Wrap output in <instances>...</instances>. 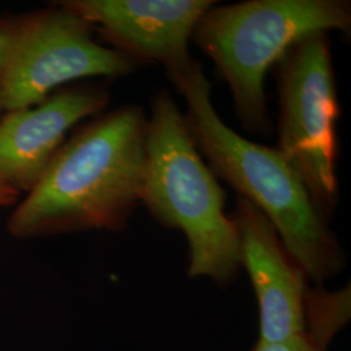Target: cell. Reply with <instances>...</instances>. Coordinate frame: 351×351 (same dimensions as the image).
Wrapping results in <instances>:
<instances>
[{
  "label": "cell",
  "instance_id": "obj_1",
  "mask_svg": "<svg viewBox=\"0 0 351 351\" xmlns=\"http://www.w3.org/2000/svg\"><path fill=\"white\" fill-rule=\"evenodd\" d=\"M147 116L138 104L99 113L65 139L7 221L14 239L120 232L141 204Z\"/></svg>",
  "mask_w": 351,
  "mask_h": 351
},
{
  "label": "cell",
  "instance_id": "obj_2",
  "mask_svg": "<svg viewBox=\"0 0 351 351\" xmlns=\"http://www.w3.org/2000/svg\"><path fill=\"white\" fill-rule=\"evenodd\" d=\"M167 75L185 101L189 130L213 175L263 213L310 282L323 285L337 276L346 263L345 252L288 160L277 149L226 125L197 60Z\"/></svg>",
  "mask_w": 351,
  "mask_h": 351
},
{
  "label": "cell",
  "instance_id": "obj_3",
  "mask_svg": "<svg viewBox=\"0 0 351 351\" xmlns=\"http://www.w3.org/2000/svg\"><path fill=\"white\" fill-rule=\"evenodd\" d=\"M141 204L160 226L184 233L190 278L206 277L226 287L237 277L239 232L226 215V193L168 90L151 101Z\"/></svg>",
  "mask_w": 351,
  "mask_h": 351
},
{
  "label": "cell",
  "instance_id": "obj_4",
  "mask_svg": "<svg viewBox=\"0 0 351 351\" xmlns=\"http://www.w3.org/2000/svg\"><path fill=\"white\" fill-rule=\"evenodd\" d=\"M350 36L346 0H247L204 13L191 39L223 75L239 123L252 134H268L265 80L289 47L314 33Z\"/></svg>",
  "mask_w": 351,
  "mask_h": 351
},
{
  "label": "cell",
  "instance_id": "obj_5",
  "mask_svg": "<svg viewBox=\"0 0 351 351\" xmlns=\"http://www.w3.org/2000/svg\"><path fill=\"white\" fill-rule=\"evenodd\" d=\"M0 116L36 106L71 82L119 78L143 64L93 39V26L63 1L0 20Z\"/></svg>",
  "mask_w": 351,
  "mask_h": 351
},
{
  "label": "cell",
  "instance_id": "obj_6",
  "mask_svg": "<svg viewBox=\"0 0 351 351\" xmlns=\"http://www.w3.org/2000/svg\"><path fill=\"white\" fill-rule=\"evenodd\" d=\"M329 33L294 42L275 65L277 150L295 169L316 210L329 223L339 202V106Z\"/></svg>",
  "mask_w": 351,
  "mask_h": 351
},
{
  "label": "cell",
  "instance_id": "obj_7",
  "mask_svg": "<svg viewBox=\"0 0 351 351\" xmlns=\"http://www.w3.org/2000/svg\"><path fill=\"white\" fill-rule=\"evenodd\" d=\"M114 50L139 63L163 65L165 73L191 60L189 43L213 0H65Z\"/></svg>",
  "mask_w": 351,
  "mask_h": 351
},
{
  "label": "cell",
  "instance_id": "obj_8",
  "mask_svg": "<svg viewBox=\"0 0 351 351\" xmlns=\"http://www.w3.org/2000/svg\"><path fill=\"white\" fill-rule=\"evenodd\" d=\"M110 93L97 84L64 86L36 106L0 116V184L29 193L80 121L99 114Z\"/></svg>",
  "mask_w": 351,
  "mask_h": 351
},
{
  "label": "cell",
  "instance_id": "obj_9",
  "mask_svg": "<svg viewBox=\"0 0 351 351\" xmlns=\"http://www.w3.org/2000/svg\"><path fill=\"white\" fill-rule=\"evenodd\" d=\"M233 219L239 265L249 274L259 307V339L274 342L300 335L306 329L310 281L254 204L239 198Z\"/></svg>",
  "mask_w": 351,
  "mask_h": 351
},
{
  "label": "cell",
  "instance_id": "obj_10",
  "mask_svg": "<svg viewBox=\"0 0 351 351\" xmlns=\"http://www.w3.org/2000/svg\"><path fill=\"white\" fill-rule=\"evenodd\" d=\"M351 316V289L337 291L323 285L310 287L306 301V329L282 341L259 339L251 351H329L332 339L346 326Z\"/></svg>",
  "mask_w": 351,
  "mask_h": 351
},
{
  "label": "cell",
  "instance_id": "obj_11",
  "mask_svg": "<svg viewBox=\"0 0 351 351\" xmlns=\"http://www.w3.org/2000/svg\"><path fill=\"white\" fill-rule=\"evenodd\" d=\"M19 199V194L12 191L11 189L5 188L0 184V207L14 204Z\"/></svg>",
  "mask_w": 351,
  "mask_h": 351
},
{
  "label": "cell",
  "instance_id": "obj_12",
  "mask_svg": "<svg viewBox=\"0 0 351 351\" xmlns=\"http://www.w3.org/2000/svg\"><path fill=\"white\" fill-rule=\"evenodd\" d=\"M4 47H5V34H4V32L0 29V58H1V53H3V51H4Z\"/></svg>",
  "mask_w": 351,
  "mask_h": 351
}]
</instances>
